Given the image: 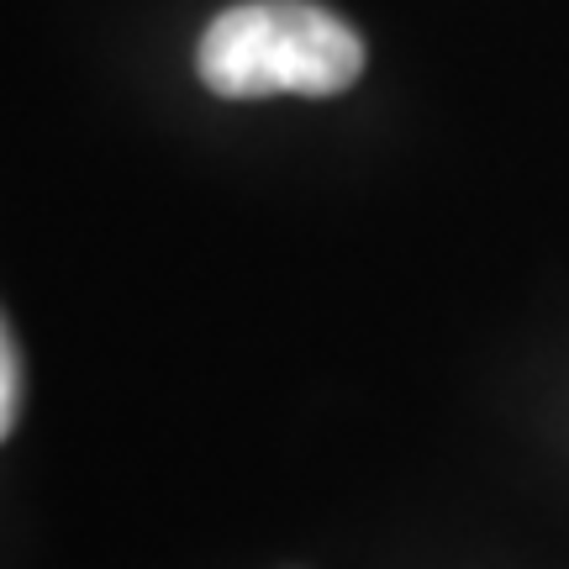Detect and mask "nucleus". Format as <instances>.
I'll list each match as a JSON object with an SVG mask.
<instances>
[{
    "instance_id": "f257e3e1",
    "label": "nucleus",
    "mask_w": 569,
    "mask_h": 569,
    "mask_svg": "<svg viewBox=\"0 0 569 569\" xmlns=\"http://www.w3.org/2000/svg\"><path fill=\"white\" fill-rule=\"evenodd\" d=\"M365 42L338 11L311 0H248L201 32L196 74L227 101L338 96L359 80Z\"/></svg>"
},
{
    "instance_id": "f03ea898",
    "label": "nucleus",
    "mask_w": 569,
    "mask_h": 569,
    "mask_svg": "<svg viewBox=\"0 0 569 569\" xmlns=\"http://www.w3.org/2000/svg\"><path fill=\"white\" fill-rule=\"evenodd\" d=\"M17 401H21V359H17V343H11L6 322H0V438L17 422Z\"/></svg>"
}]
</instances>
